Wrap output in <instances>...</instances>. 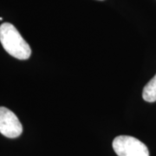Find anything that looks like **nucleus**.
Wrapping results in <instances>:
<instances>
[{"label":"nucleus","mask_w":156,"mask_h":156,"mask_svg":"<svg viewBox=\"0 0 156 156\" xmlns=\"http://www.w3.org/2000/svg\"><path fill=\"white\" fill-rule=\"evenodd\" d=\"M0 43L9 55L17 59L27 60L31 55L28 43L10 23H4L0 25Z\"/></svg>","instance_id":"nucleus-1"},{"label":"nucleus","mask_w":156,"mask_h":156,"mask_svg":"<svg viewBox=\"0 0 156 156\" xmlns=\"http://www.w3.org/2000/svg\"><path fill=\"white\" fill-rule=\"evenodd\" d=\"M23 133V126L17 115L5 107H0V134L7 138H17Z\"/></svg>","instance_id":"nucleus-3"},{"label":"nucleus","mask_w":156,"mask_h":156,"mask_svg":"<svg viewBox=\"0 0 156 156\" xmlns=\"http://www.w3.org/2000/svg\"><path fill=\"white\" fill-rule=\"evenodd\" d=\"M112 146L118 156H149L147 146L133 136H117Z\"/></svg>","instance_id":"nucleus-2"},{"label":"nucleus","mask_w":156,"mask_h":156,"mask_svg":"<svg viewBox=\"0 0 156 156\" xmlns=\"http://www.w3.org/2000/svg\"><path fill=\"white\" fill-rule=\"evenodd\" d=\"M142 97L147 102L156 101V75L146 84L142 92Z\"/></svg>","instance_id":"nucleus-4"}]
</instances>
